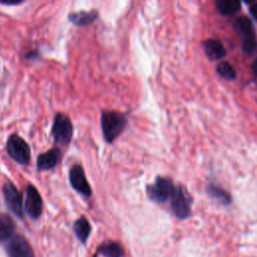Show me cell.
<instances>
[{"mask_svg":"<svg viewBox=\"0 0 257 257\" xmlns=\"http://www.w3.org/2000/svg\"><path fill=\"white\" fill-rule=\"evenodd\" d=\"M127 125V116L117 110H101L100 126L102 137L107 144H112Z\"/></svg>","mask_w":257,"mask_h":257,"instance_id":"cell-1","label":"cell"},{"mask_svg":"<svg viewBox=\"0 0 257 257\" xmlns=\"http://www.w3.org/2000/svg\"><path fill=\"white\" fill-rule=\"evenodd\" d=\"M6 152L13 161L21 166H26L30 163V147L26 141L17 134L9 136L6 142Z\"/></svg>","mask_w":257,"mask_h":257,"instance_id":"cell-2","label":"cell"},{"mask_svg":"<svg viewBox=\"0 0 257 257\" xmlns=\"http://www.w3.org/2000/svg\"><path fill=\"white\" fill-rule=\"evenodd\" d=\"M51 136L55 144L65 147L71 142L73 136V125L69 116L62 112H57L53 118Z\"/></svg>","mask_w":257,"mask_h":257,"instance_id":"cell-3","label":"cell"},{"mask_svg":"<svg viewBox=\"0 0 257 257\" xmlns=\"http://www.w3.org/2000/svg\"><path fill=\"white\" fill-rule=\"evenodd\" d=\"M175 187L173 182L165 177H157L155 183L147 186V195L156 203H164L171 198Z\"/></svg>","mask_w":257,"mask_h":257,"instance_id":"cell-4","label":"cell"},{"mask_svg":"<svg viewBox=\"0 0 257 257\" xmlns=\"http://www.w3.org/2000/svg\"><path fill=\"white\" fill-rule=\"evenodd\" d=\"M2 193L8 209L17 217L23 218L24 205L22 195L18 191L17 187L12 182L8 181L3 185Z\"/></svg>","mask_w":257,"mask_h":257,"instance_id":"cell-5","label":"cell"},{"mask_svg":"<svg viewBox=\"0 0 257 257\" xmlns=\"http://www.w3.org/2000/svg\"><path fill=\"white\" fill-rule=\"evenodd\" d=\"M25 213L33 220L38 219L43 211V200L42 197L32 184H28L25 189V202H24Z\"/></svg>","mask_w":257,"mask_h":257,"instance_id":"cell-6","label":"cell"},{"mask_svg":"<svg viewBox=\"0 0 257 257\" xmlns=\"http://www.w3.org/2000/svg\"><path fill=\"white\" fill-rule=\"evenodd\" d=\"M68 180L72 189L78 194L85 198H89L91 196L92 191L81 165L74 164L70 168L68 172Z\"/></svg>","mask_w":257,"mask_h":257,"instance_id":"cell-7","label":"cell"},{"mask_svg":"<svg viewBox=\"0 0 257 257\" xmlns=\"http://www.w3.org/2000/svg\"><path fill=\"white\" fill-rule=\"evenodd\" d=\"M191 199L187 191L178 186L174 189L171 196V206L174 214L179 219H185L190 215L191 212Z\"/></svg>","mask_w":257,"mask_h":257,"instance_id":"cell-8","label":"cell"},{"mask_svg":"<svg viewBox=\"0 0 257 257\" xmlns=\"http://www.w3.org/2000/svg\"><path fill=\"white\" fill-rule=\"evenodd\" d=\"M8 257H35L29 241L22 235H14L6 246Z\"/></svg>","mask_w":257,"mask_h":257,"instance_id":"cell-9","label":"cell"},{"mask_svg":"<svg viewBox=\"0 0 257 257\" xmlns=\"http://www.w3.org/2000/svg\"><path fill=\"white\" fill-rule=\"evenodd\" d=\"M61 151L59 148H51L37 157L36 169L38 172L54 169L61 161Z\"/></svg>","mask_w":257,"mask_h":257,"instance_id":"cell-10","label":"cell"},{"mask_svg":"<svg viewBox=\"0 0 257 257\" xmlns=\"http://www.w3.org/2000/svg\"><path fill=\"white\" fill-rule=\"evenodd\" d=\"M99 13L97 10H89V11H76V12H71L68 14L67 18L68 20L77 27H84V26H89L92 23H94L98 19Z\"/></svg>","mask_w":257,"mask_h":257,"instance_id":"cell-11","label":"cell"},{"mask_svg":"<svg viewBox=\"0 0 257 257\" xmlns=\"http://www.w3.org/2000/svg\"><path fill=\"white\" fill-rule=\"evenodd\" d=\"M96 253L102 255L103 257H124V249L122 245L111 240L101 243L97 247Z\"/></svg>","mask_w":257,"mask_h":257,"instance_id":"cell-12","label":"cell"},{"mask_svg":"<svg viewBox=\"0 0 257 257\" xmlns=\"http://www.w3.org/2000/svg\"><path fill=\"white\" fill-rule=\"evenodd\" d=\"M73 232L76 238L85 245L91 233V225L85 216H80L73 223Z\"/></svg>","mask_w":257,"mask_h":257,"instance_id":"cell-13","label":"cell"},{"mask_svg":"<svg viewBox=\"0 0 257 257\" xmlns=\"http://www.w3.org/2000/svg\"><path fill=\"white\" fill-rule=\"evenodd\" d=\"M16 224L12 217L6 213H0V242L9 241L15 233Z\"/></svg>","mask_w":257,"mask_h":257,"instance_id":"cell-14","label":"cell"},{"mask_svg":"<svg viewBox=\"0 0 257 257\" xmlns=\"http://www.w3.org/2000/svg\"><path fill=\"white\" fill-rule=\"evenodd\" d=\"M203 46H204L206 55L212 60L220 59L223 56H225V54H226L225 48L219 40L208 39L203 43Z\"/></svg>","mask_w":257,"mask_h":257,"instance_id":"cell-15","label":"cell"},{"mask_svg":"<svg viewBox=\"0 0 257 257\" xmlns=\"http://www.w3.org/2000/svg\"><path fill=\"white\" fill-rule=\"evenodd\" d=\"M240 5V0H216V7L218 11L225 16L238 12Z\"/></svg>","mask_w":257,"mask_h":257,"instance_id":"cell-16","label":"cell"},{"mask_svg":"<svg viewBox=\"0 0 257 257\" xmlns=\"http://www.w3.org/2000/svg\"><path fill=\"white\" fill-rule=\"evenodd\" d=\"M235 29H236V31L241 36H243V38L254 35L252 23L246 17H241V18L236 20V22H235Z\"/></svg>","mask_w":257,"mask_h":257,"instance_id":"cell-17","label":"cell"},{"mask_svg":"<svg viewBox=\"0 0 257 257\" xmlns=\"http://www.w3.org/2000/svg\"><path fill=\"white\" fill-rule=\"evenodd\" d=\"M208 193L213 197L215 198L217 201H219L220 203L222 204H229L231 203V197L230 195L224 191L222 188L218 187V186H215V185H210L208 187Z\"/></svg>","mask_w":257,"mask_h":257,"instance_id":"cell-18","label":"cell"},{"mask_svg":"<svg viewBox=\"0 0 257 257\" xmlns=\"http://www.w3.org/2000/svg\"><path fill=\"white\" fill-rule=\"evenodd\" d=\"M216 70L225 79L233 80L236 78V71L228 62L219 63Z\"/></svg>","mask_w":257,"mask_h":257,"instance_id":"cell-19","label":"cell"},{"mask_svg":"<svg viewBox=\"0 0 257 257\" xmlns=\"http://www.w3.org/2000/svg\"><path fill=\"white\" fill-rule=\"evenodd\" d=\"M242 47H243V50L246 53H251L255 49V47H256V41H255L254 35L243 38Z\"/></svg>","mask_w":257,"mask_h":257,"instance_id":"cell-20","label":"cell"},{"mask_svg":"<svg viewBox=\"0 0 257 257\" xmlns=\"http://www.w3.org/2000/svg\"><path fill=\"white\" fill-rule=\"evenodd\" d=\"M39 56H40V54H39V51H38L37 49L30 50V51H28V52L25 54V58L28 59V60H35V59H37Z\"/></svg>","mask_w":257,"mask_h":257,"instance_id":"cell-21","label":"cell"},{"mask_svg":"<svg viewBox=\"0 0 257 257\" xmlns=\"http://www.w3.org/2000/svg\"><path fill=\"white\" fill-rule=\"evenodd\" d=\"M24 1L25 0H0V3L8 6H13V5H18Z\"/></svg>","mask_w":257,"mask_h":257,"instance_id":"cell-22","label":"cell"},{"mask_svg":"<svg viewBox=\"0 0 257 257\" xmlns=\"http://www.w3.org/2000/svg\"><path fill=\"white\" fill-rule=\"evenodd\" d=\"M250 12H251L252 16H253L255 19H257V4H254V5L251 6Z\"/></svg>","mask_w":257,"mask_h":257,"instance_id":"cell-23","label":"cell"},{"mask_svg":"<svg viewBox=\"0 0 257 257\" xmlns=\"http://www.w3.org/2000/svg\"><path fill=\"white\" fill-rule=\"evenodd\" d=\"M252 69H253V72L257 75V59H255V60H254L253 65H252Z\"/></svg>","mask_w":257,"mask_h":257,"instance_id":"cell-24","label":"cell"},{"mask_svg":"<svg viewBox=\"0 0 257 257\" xmlns=\"http://www.w3.org/2000/svg\"><path fill=\"white\" fill-rule=\"evenodd\" d=\"M246 3H252L254 0H244Z\"/></svg>","mask_w":257,"mask_h":257,"instance_id":"cell-25","label":"cell"},{"mask_svg":"<svg viewBox=\"0 0 257 257\" xmlns=\"http://www.w3.org/2000/svg\"><path fill=\"white\" fill-rule=\"evenodd\" d=\"M92 257H97V253H96V254H94Z\"/></svg>","mask_w":257,"mask_h":257,"instance_id":"cell-26","label":"cell"}]
</instances>
